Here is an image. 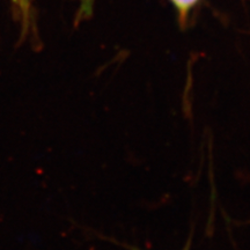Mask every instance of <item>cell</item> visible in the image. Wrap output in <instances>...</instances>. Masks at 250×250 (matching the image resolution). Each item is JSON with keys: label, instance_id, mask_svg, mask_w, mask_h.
<instances>
[{"label": "cell", "instance_id": "6da1fadb", "mask_svg": "<svg viewBox=\"0 0 250 250\" xmlns=\"http://www.w3.org/2000/svg\"><path fill=\"white\" fill-rule=\"evenodd\" d=\"M170 2L176 9L180 22L184 24L187 22L192 9L199 2V0H170Z\"/></svg>", "mask_w": 250, "mask_h": 250}, {"label": "cell", "instance_id": "7a4b0ae2", "mask_svg": "<svg viewBox=\"0 0 250 250\" xmlns=\"http://www.w3.org/2000/svg\"><path fill=\"white\" fill-rule=\"evenodd\" d=\"M20 9L21 18H22L23 26L26 27L29 24V1L30 0H15Z\"/></svg>", "mask_w": 250, "mask_h": 250}, {"label": "cell", "instance_id": "3957f363", "mask_svg": "<svg viewBox=\"0 0 250 250\" xmlns=\"http://www.w3.org/2000/svg\"><path fill=\"white\" fill-rule=\"evenodd\" d=\"M93 0H81V6L79 9V17L87 18L92 13Z\"/></svg>", "mask_w": 250, "mask_h": 250}, {"label": "cell", "instance_id": "277c9868", "mask_svg": "<svg viewBox=\"0 0 250 250\" xmlns=\"http://www.w3.org/2000/svg\"><path fill=\"white\" fill-rule=\"evenodd\" d=\"M191 245H192V237H191V234H190V236L188 237V240H187L186 246L183 247V249H182V250H190V249H191ZM120 246L124 247V248H126L127 250H143V249L138 248V247H134V246L126 245V243H120Z\"/></svg>", "mask_w": 250, "mask_h": 250}]
</instances>
